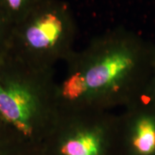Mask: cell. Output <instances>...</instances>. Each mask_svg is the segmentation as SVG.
Segmentation results:
<instances>
[{"label": "cell", "mask_w": 155, "mask_h": 155, "mask_svg": "<svg viewBox=\"0 0 155 155\" xmlns=\"http://www.w3.org/2000/svg\"><path fill=\"white\" fill-rule=\"evenodd\" d=\"M133 65L132 55L126 50L110 52L84 73H76L70 77L63 85V96L73 100L90 91L115 87L130 72Z\"/></svg>", "instance_id": "obj_1"}, {"label": "cell", "mask_w": 155, "mask_h": 155, "mask_svg": "<svg viewBox=\"0 0 155 155\" xmlns=\"http://www.w3.org/2000/svg\"><path fill=\"white\" fill-rule=\"evenodd\" d=\"M63 31L62 22L56 15L47 14L38 19L26 32V39L37 49L49 48L56 43Z\"/></svg>", "instance_id": "obj_3"}, {"label": "cell", "mask_w": 155, "mask_h": 155, "mask_svg": "<svg viewBox=\"0 0 155 155\" xmlns=\"http://www.w3.org/2000/svg\"><path fill=\"white\" fill-rule=\"evenodd\" d=\"M134 146L140 154H150L155 150V124L149 119L138 123L134 139Z\"/></svg>", "instance_id": "obj_5"}, {"label": "cell", "mask_w": 155, "mask_h": 155, "mask_svg": "<svg viewBox=\"0 0 155 155\" xmlns=\"http://www.w3.org/2000/svg\"><path fill=\"white\" fill-rule=\"evenodd\" d=\"M98 152L99 141L91 133L80 134L67 141L61 148L64 155H98Z\"/></svg>", "instance_id": "obj_4"}, {"label": "cell", "mask_w": 155, "mask_h": 155, "mask_svg": "<svg viewBox=\"0 0 155 155\" xmlns=\"http://www.w3.org/2000/svg\"><path fill=\"white\" fill-rule=\"evenodd\" d=\"M25 0H7V2L12 9H18Z\"/></svg>", "instance_id": "obj_6"}, {"label": "cell", "mask_w": 155, "mask_h": 155, "mask_svg": "<svg viewBox=\"0 0 155 155\" xmlns=\"http://www.w3.org/2000/svg\"><path fill=\"white\" fill-rule=\"evenodd\" d=\"M34 111L32 96L25 87L0 85V114L26 136L32 134L31 117Z\"/></svg>", "instance_id": "obj_2"}]
</instances>
